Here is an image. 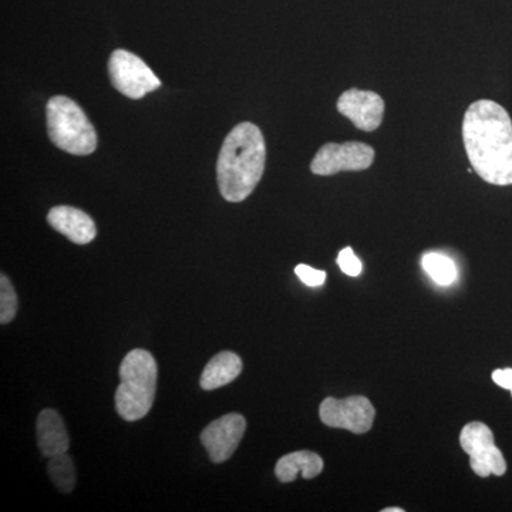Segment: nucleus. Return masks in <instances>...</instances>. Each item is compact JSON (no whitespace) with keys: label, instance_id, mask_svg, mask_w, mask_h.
<instances>
[{"label":"nucleus","instance_id":"nucleus-2","mask_svg":"<svg viewBox=\"0 0 512 512\" xmlns=\"http://www.w3.org/2000/svg\"><path fill=\"white\" fill-rule=\"evenodd\" d=\"M266 144L261 128L241 123L222 144L217 163L218 187L229 202L247 200L264 175Z\"/></svg>","mask_w":512,"mask_h":512},{"label":"nucleus","instance_id":"nucleus-7","mask_svg":"<svg viewBox=\"0 0 512 512\" xmlns=\"http://www.w3.org/2000/svg\"><path fill=\"white\" fill-rule=\"evenodd\" d=\"M375 161V148L359 141L328 143L320 147L311 163V171L320 177H330L342 171H365Z\"/></svg>","mask_w":512,"mask_h":512},{"label":"nucleus","instance_id":"nucleus-18","mask_svg":"<svg viewBox=\"0 0 512 512\" xmlns=\"http://www.w3.org/2000/svg\"><path fill=\"white\" fill-rule=\"evenodd\" d=\"M338 265L343 274L353 276V278L362 274V262L357 258L352 248L348 247L339 252Z\"/></svg>","mask_w":512,"mask_h":512},{"label":"nucleus","instance_id":"nucleus-21","mask_svg":"<svg viewBox=\"0 0 512 512\" xmlns=\"http://www.w3.org/2000/svg\"><path fill=\"white\" fill-rule=\"evenodd\" d=\"M383 512H404L403 508H384Z\"/></svg>","mask_w":512,"mask_h":512},{"label":"nucleus","instance_id":"nucleus-1","mask_svg":"<svg viewBox=\"0 0 512 512\" xmlns=\"http://www.w3.org/2000/svg\"><path fill=\"white\" fill-rule=\"evenodd\" d=\"M468 160L485 183L512 185V120L493 100L470 104L463 120Z\"/></svg>","mask_w":512,"mask_h":512},{"label":"nucleus","instance_id":"nucleus-15","mask_svg":"<svg viewBox=\"0 0 512 512\" xmlns=\"http://www.w3.org/2000/svg\"><path fill=\"white\" fill-rule=\"evenodd\" d=\"M47 473H49L50 480L62 493H72L74 485H76V471H74V463L69 454L63 453L50 457Z\"/></svg>","mask_w":512,"mask_h":512},{"label":"nucleus","instance_id":"nucleus-11","mask_svg":"<svg viewBox=\"0 0 512 512\" xmlns=\"http://www.w3.org/2000/svg\"><path fill=\"white\" fill-rule=\"evenodd\" d=\"M47 222L77 245L90 244L97 235L96 224L90 215L66 205L52 208L47 215Z\"/></svg>","mask_w":512,"mask_h":512},{"label":"nucleus","instance_id":"nucleus-5","mask_svg":"<svg viewBox=\"0 0 512 512\" xmlns=\"http://www.w3.org/2000/svg\"><path fill=\"white\" fill-rule=\"evenodd\" d=\"M460 446L470 456V467L478 477L504 476L507 463L500 448L495 446L494 434L487 424L473 421L463 427Z\"/></svg>","mask_w":512,"mask_h":512},{"label":"nucleus","instance_id":"nucleus-14","mask_svg":"<svg viewBox=\"0 0 512 512\" xmlns=\"http://www.w3.org/2000/svg\"><path fill=\"white\" fill-rule=\"evenodd\" d=\"M241 372L242 360L237 353H218L205 366L201 376V387L204 390L220 389V387L234 382Z\"/></svg>","mask_w":512,"mask_h":512},{"label":"nucleus","instance_id":"nucleus-22","mask_svg":"<svg viewBox=\"0 0 512 512\" xmlns=\"http://www.w3.org/2000/svg\"><path fill=\"white\" fill-rule=\"evenodd\" d=\"M511 393H512V389H511Z\"/></svg>","mask_w":512,"mask_h":512},{"label":"nucleus","instance_id":"nucleus-9","mask_svg":"<svg viewBox=\"0 0 512 512\" xmlns=\"http://www.w3.org/2000/svg\"><path fill=\"white\" fill-rule=\"evenodd\" d=\"M247 431V420L238 413L225 414L205 427L201 443L215 464L225 463L237 451Z\"/></svg>","mask_w":512,"mask_h":512},{"label":"nucleus","instance_id":"nucleus-12","mask_svg":"<svg viewBox=\"0 0 512 512\" xmlns=\"http://www.w3.org/2000/svg\"><path fill=\"white\" fill-rule=\"evenodd\" d=\"M37 446L45 457L67 453L70 441L62 417L55 410L46 409L37 417Z\"/></svg>","mask_w":512,"mask_h":512},{"label":"nucleus","instance_id":"nucleus-4","mask_svg":"<svg viewBox=\"0 0 512 512\" xmlns=\"http://www.w3.org/2000/svg\"><path fill=\"white\" fill-rule=\"evenodd\" d=\"M46 114L50 140L60 150L74 156H89L96 150V130L79 104L55 96L47 103Z\"/></svg>","mask_w":512,"mask_h":512},{"label":"nucleus","instance_id":"nucleus-8","mask_svg":"<svg viewBox=\"0 0 512 512\" xmlns=\"http://www.w3.org/2000/svg\"><path fill=\"white\" fill-rule=\"evenodd\" d=\"M319 416L322 423L332 429L365 434L372 429L376 410L367 397L350 396L342 400L328 397L320 404Z\"/></svg>","mask_w":512,"mask_h":512},{"label":"nucleus","instance_id":"nucleus-6","mask_svg":"<svg viewBox=\"0 0 512 512\" xmlns=\"http://www.w3.org/2000/svg\"><path fill=\"white\" fill-rule=\"evenodd\" d=\"M109 74L113 86L133 100L143 99L161 86L160 79L143 59L123 49L110 56Z\"/></svg>","mask_w":512,"mask_h":512},{"label":"nucleus","instance_id":"nucleus-19","mask_svg":"<svg viewBox=\"0 0 512 512\" xmlns=\"http://www.w3.org/2000/svg\"><path fill=\"white\" fill-rule=\"evenodd\" d=\"M295 274L306 286L311 288H318L322 286L326 281V272L319 271V269L312 268L309 265H298L295 268Z\"/></svg>","mask_w":512,"mask_h":512},{"label":"nucleus","instance_id":"nucleus-3","mask_svg":"<svg viewBox=\"0 0 512 512\" xmlns=\"http://www.w3.org/2000/svg\"><path fill=\"white\" fill-rule=\"evenodd\" d=\"M120 380L116 392L117 413L126 421L143 419L150 413L156 397V359L147 350H131L121 363Z\"/></svg>","mask_w":512,"mask_h":512},{"label":"nucleus","instance_id":"nucleus-20","mask_svg":"<svg viewBox=\"0 0 512 512\" xmlns=\"http://www.w3.org/2000/svg\"><path fill=\"white\" fill-rule=\"evenodd\" d=\"M493 380L495 384L503 387L505 390L512 389V369H497L494 370Z\"/></svg>","mask_w":512,"mask_h":512},{"label":"nucleus","instance_id":"nucleus-10","mask_svg":"<svg viewBox=\"0 0 512 512\" xmlns=\"http://www.w3.org/2000/svg\"><path fill=\"white\" fill-rule=\"evenodd\" d=\"M336 107L342 116L352 121L357 130L366 133H372L382 126L386 110L380 94L360 89L346 90L339 97Z\"/></svg>","mask_w":512,"mask_h":512},{"label":"nucleus","instance_id":"nucleus-17","mask_svg":"<svg viewBox=\"0 0 512 512\" xmlns=\"http://www.w3.org/2000/svg\"><path fill=\"white\" fill-rule=\"evenodd\" d=\"M18 313V296L5 275L0 276V323L12 322Z\"/></svg>","mask_w":512,"mask_h":512},{"label":"nucleus","instance_id":"nucleus-16","mask_svg":"<svg viewBox=\"0 0 512 512\" xmlns=\"http://www.w3.org/2000/svg\"><path fill=\"white\" fill-rule=\"evenodd\" d=\"M424 271L439 285H451L457 278V268L448 256L430 252L423 256Z\"/></svg>","mask_w":512,"mask_h":512},{"label":"nucleus","instance_id":"nucleus-13","mask_svg":"<svg viewBox=\"0 0 512 512\" xmlns=\"http://www.w3.org/2000/svg\"><path fill=\"white\" fill-rule=\"evenodd\" d=\"M323 471V460L312 451H295L288 456L279 458L275 474L281 483H292L301 474L305 480L316 478Z\"/></svg>","mask_w":512,"mask_h":512}]
</instances>
